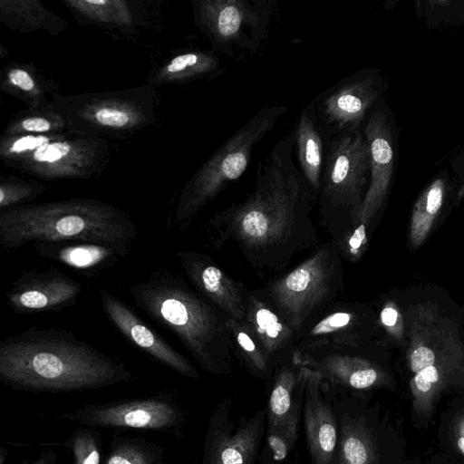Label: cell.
<instances>
[{
  "instance_id": "1",
  "label": "cell",
  "mask_w": 464,
  "mask_h": 464,
  "mask_svg": "<svg viewBox=\"0 0 464 464\" xmlns=\"http://www.w3.org/2000/svg\"><path fill=\"white\" fill-rule=\"evenodd\" d=\"M293 130L259 162L245 198L215 214L208 228L213 244L235 245L259 274H283L299 253L314 246L318 196L294 160Z\"/></svg>"
},
{
  "instance_id": "2",
  "label": "cell",
  "mask_w": 464,
  "mask_h": 464,
  "mask_svg": "<svg viewBox=\"0 0 464 464\" xmlns=\"http://www.w3.org/2000/svg\"><path fill=\"white\" fill-rule=\"evenodd\" d=\"M133 379L122 362L65 329L31 328L0 342V380L13 389L72 392Z\"/></svg>"
},
{
  "instance_id": "3",
  "label": "cell",
  "mask_w": 464,
  "mask_h": 464,
  "mask_svg": "<svg viewBox=\"0 0 464 464\" xmlns=\"http://www.w3.org/2000/svg\"><path fill=\"white\" fill-rule=\"evenodd\" d=\"M135 304L172 332L202 369L231 372L234 353L228 316L169 271H156L128 286Z\"/></svg>"
},
{
  "instance_id": "4",
  "label": "cell",
  "mask_w": 464,
  "mask_h": 464,
  "mask_svg": "<svg viewBox=\"0 0 464 464\" xmlns=\"http://www.w3.org/2000/svg\"><path fill=\"white\" fill-rule=\"evenodd\" d=\"M136 237V226L126 213L96 201L21 206L0 215V245L5 251L30 243L85 241L114 247L126 256Z\"/></svg>"
},
{
  "instance_id": "5",
  "label": "cell",
  "mask_w": 464,
  "mask_h": 464,
  "mask_svg": "<svg viewBox=\"0 0 464 464\" xmlns=\"http://www.w3.org/2000/svg\"><path fill=\"white\" fill-rule=\"evenodd\" d=\"M369 174L370 151L363 131L333 136L317 199L319 221L333 245L356 228Z\"/></svg>"
},
{
  "instance_id": "6",
  "label": "cell",
  "mask_w": 464,
  "mask_h": 464,
  "mask_svg": "<svg viewBox=\"0 0 464 464\" xmlns=\"http://www.w3.org/2000/svg\"><path fill=\"white\" fill-rule=\"evenodd\" d=\"M343 288L342 257L329 242L255 291L297 333L313 314L336 301Z\"/></svg>"
},
{
  "instance_id": "7",
  "label": "cell",
  "mask_w": 464,
  "mask_h": 464,
  "mask_svg": "<svg viewBox=\"0 0 464 464\" xmlns=\"http://www.w3.org/2000/svg\"><path fill=\"white\" fill-rule=\"evenodd\" d=\"M288 109L281 104L263 106L218 148L181 196L174 218L178 232L187 230L198 210L245 172L255 146L272 130Z\"/></svg>"
},
{
  "instance_id": "8",
  "label": "cell",
  "mask_w": 464,
  "mask_h": 464,
  "mask_svg": "<svg viewBox=\"0 0 464 464\" xmlns=\"http://www.w3.org/2000/svg\"><path fill=\"white\" fill-rule=\"evenodd\" d=\"M198 21L213 47L225 56L246 61L267 40L275 14L274 0L200 2Z\"/></svg>"
},
{
  "instance_id": "9",
  "label": "cell",
  "mask_w": 464,
  "mask_h": 464,
  "mask_svg": "<svg viewBox=\"0 0 464 464\" xmlns=\"http://www.w3.org/2000/svg\"><path fill=\"white\" fill-rule=\"evenodd\" d=\"M57 418L90 428L164 432L177 431L183 423L181 409L169 394L86 404Z\"/></svg>"
},
{
  "instance_id": "10",
  "label": "cell",
  "mask_w": 464,
  "mask_h": 464,
  "mask_svg": "<svg viewBox=\"0 0 464 464\" xmlns=\"http://www.w3.org/2000/svg\"><path fill=\"white\" fill-rule=\"evenodd\" d=\"M374 341L362 343L324 344L295 351L294 360L318 372L325 384L351 390H367L387 382L389 376L375 354Z\"/></svg>"
},
{
  "instance_id": "11",
  "label": "cell",
  "mask_w": 464,
  "mask_h": 464,
  "mask_svg": "<svg viewBox=\"0 0 464 464\" xmlns=\"http://www.w3.org/2000/svg\"><path fill=\"white\" fill-rule=\"evenodd\" d=\"M383 87L378 71L362 68L341 79L310 104L332 137L353 133L361 130Z\"/></svg>"
},
{
  "instance_id": "12",
  "label": "cell",
  "mask_w": 464,
  "mask_h": 464,
  "mask_svg": "<svg viewBox=\"0 0 464 464\" xmlns=\"http://www.w3.org/2000/svg\"><path fill=\"white\" fill-rule=\"evenodd\" d=\"M379 330L374 310L358 302L334 301L313 314L297 332L295 351L324 344L374 341Z\"/></svg>"
},
{
  "instance_id": "13",
  "label": "cell",
  "mask_w": 464,
  "mask_h": 464,
  "mask_svg": "<svg viewBox=\"0 0 464 464\" xmlns=\"http://www.w3.org/2000/svg\"><path fill=\"white\" fill-rule=\"evenodd\" d=\"M231 403L222 400L213 412L206 434L201 464H254L264 433V411L249 418H230Z\"/></svg>"
},
{
  "instance_id": "14",
  "label": "cell",
  "mask_w": 464,
  "mask_h": 464,
  "mask_svg": "<svg viewBox=\"0 0 464 464\" xmlns=\"http://www.w3.org/2000/svg\"><path fill=\"white\" fill-rule=\"evenodd\" d=\"M82 285L56 268L22 273L5 292L7 305L14 313L34 314L60 312L74 306Z\"/></svg>"
},
{
  "instance_id": "15",
  "label": "cell",
  "mask_w": 464,
  "mask_h": 464,
  "mask_svg": "<svg viewBox=\"0 0 464 464\" xmlns=\"http://www.w3.org/2000/svg\"><path fill=\"white\" fill-rule=\"evenodd\" d=\"M362 131L369 145L370 180L356 228L361 227L369 234L392 184L395 153L390 120L382 108L371 111Z\"/></svg>"
},
{
  "instance_id": "16",
  "label": "cell",
  "mask_w": 464,
  "mask_h": 464,
  "mask_svg": "<svg viewBox=\"0 0 464 464\" xmlns=\"http://www.w3.org/2000/svg\"><path fill=\"white\" fill-rule=\"evenodd\" d=\"M102 308L116 330L141 352L174 372L193 379L199 373L191 362L111 293H100Z\"/></svg>"
},
{
  "instance_id": "17",
  "label": "cell",
  "mask_w": 464,
  "mask_h": 464,
  "mask_svg": "<svg viewBox=\"0 0 464 464\" xmlns=\"http://www.w3.org/2000/svg\"><path fill=\"white\" fill-rule=\"evenodd\" d=\"M176 257L193 289L227 316L243 320L248 289L233 279L208 255L179 250Z\"/></svg>"
},
{
  "instance_id": "18",
  "label": "cell",
  "mask_w": 464,
  "mask_h": 464,
  "mask_svg": "<svg viewBox=\"0 0 464 464\" xmlns=\"http://www.w3.org/2000/svg\"><path fill=\"white\" fill-rule=\"evenodd\" d=\"M300 382V370L293 355L276 366L268 401V440L284 456L296 438L297 405L295 393Z\"/></svg>"
},
{
  "instance_id": "19",
  "label": "cell",
  "mask_w": 464,
  "mask_h": 464,
  "mask_svg": "<svg viewBox=\"0 0 464 464\" xmlns=\"http://www.w3.org/2000/svg\"><path fill=\"white\" fill-rule=\"evenodd\" d=\"M296 363L304 387V427L313 461L314 464H333L337 431L333 412L320 394L323 378L314 369Z\"/></svg>"
},
{
  "instance_id": "20",
  "label": "cell",
  "mask_w": 464,
  "mask_h": 464,
  "mask_svg": "<svg viewBox=\"0 0 464 464\" xmlns=\"http://www.w3.org/2000/svg\"><path fill=\"white\" fill-rule=\"evenodd\" d=\"M243 321L262 344L273 366L293 355L297 333L255 289H248Z\"/></svg>"
},
{
  "instance_id": "21",
  "label": "cell",
  "mask_w": 464,
  "mask_h": 464,
  "mask_svg": "<svg viewBox=\"0 0 464 464\" xmlns=\"http://www.w3.org/2000/svg\"><path fill=\"white\" fill-rule=\"evenodd\" d=\"M293 132L298 168L318 196L332 136L310 103L302 107Z\"/></svg>"
},
{
  "instance_id": "22",
  "label": "cell",
  "mask_w": 464,
  "mask_h": 464,
  "mask_svg": "<svg viewBox=\"0 0 464 464\" xmlns=\"http://www.w3.org/2000/svg\"><path fill=\"white\" fill-rule=\"evenodd\" d=\"M33 248L43 258L56 261L85 276H94L114 266L125 257L114 247L85 241L37 243Z\"/></svg>"
},
{
  "instance_id": "23",
  "label": "cell",
  "mask_w": 464,
  "mask_h": 464,
  "mask_svg": "<svg viewBox=\"0 0 464 464\" xmlns=\"http://www.w3.org/2000/svg\"><path fill=\"white\" fill-rule=\"evenodd\" d=\"M447 193L442 178L432 180L417 198L410 222L409 238L412 248L419 247L428 237L440 215Z\"/></svg>"
},
{
  "instance_id": "24",
  "label": "cell",
  "mask_w": 464,
  "mask_h": 464,
  "mask_svg": "<svg viewBox=\"0 0 464 464\" xmlns=\"http://www.w3.org/2000/svg\"><path fill=\"white\" fill-rule=\"evenodd\" d=\"M234 353L249 371L259 378H267L273 367L265 349L243 320L228 318Z\"/></svg>"
},
{
  "instance_id": "25",
  "label": "cell",
  "mask_w": 464,
  "mask_h": 464,
  "mask_svg": "<svg viewBox=\"0 0 464 464\" xmlns=\"http://www.w3.org/2000/svg\"><path fill=\"white\" fill-rule=\"evenodd\" d=\"M163 449L141 438L115 437L103 464H162Z\"/></svg>"
},
{
  "instance_id": "26",
  "label": "cell",
  "mask_w": 464,
  "mask_h": 464,
  "mask_svg": "<svg viewBox=\"0 0 464 464\" xmlns=\"http://www.w3.org/2000/svg\"><path fill=\"white\" fill-rule=\"evenodd\" d=\"M338 464H378L372 440L367 430L357 422L343 425Z\"/></svg>"
},
{
  "instance_id": "27",
  "label": "cell",
  "mask_w": 464,
  "mask_h": 464,
  "mask_svg": "<svg viewBox=\"0 0 464 464\" xmlns=\"http://www.w3.org/2000/svg\"><path fill=\"white\" fill-rule=\"evenodd\" d=\"M71 149L66 141L52 140L44 135H26L16 139L9 150L15 154L31 152L36 162L52 164L65 158Z\"/></svg>"
},
{
  "instance_id": "28",
  "label": "cell",
  "mask_w": 464,
  "mask_h": 464,
  "mask_svg": "<svg viewBox=\"0 0 464 464\" xmlns=\"http://www.w3.org/2000/svg\"><path fill=\"white\" fill-rule=\"evenodd\" d=\"M64 445L72 453L73 464H102V442L93 428L82 425Z\"/></svg>"
},
{
  "instance_id": "29",
  "label": "cell",
  "mask_w": 464,
  "mask_h": 464,
  "mask_svg": "<svg viewBox=\"0 0 464 464\" xmlns=\"http://www.w3.org/2000/svg\"><path fill=\"white\" fill-rule=\"evenodd\" d=\"M379 328H382L386 334L402 343L406 335L404 317L392 300L386 299L382 302L379 314L377 315Z\"/></svg>"
},
{
  "instance_id": "30",
  "label": "cell",
  "mask_w": 464,
  "mask_h": 464,
  "mask_svg": "<svg viewBox=\"0 0 464 464\" xmlns=\"http://www.w3.org/2000/svg\"><path fill=\"white\" fill-rule=\"evenodd\" d=\"M95 118L100 123L111 127H122L130 121L125 111L113 108L100 109L96 111Z\"/></svg>"
},
{
  "instance_id": "31",
  "label": "cell",
  "mask_w": 464,
  "mask_h": 464,
  "mask_svg": "<svg viewBox=\"0 0 464 464\" xmlns=\"http://www.w3.org/2000/svg\"><path fill=\"white\" fill-rule=\"evenodd\" d=\"M10 82L20 89L29 92L34 88V82L28 72L21 69H13L8 74Z\"/></svg>"
},
{
  "instance_id": "32",
  "label": "cell",
  "mask_w": 464,
  "mask_h": 464,
  "mask_svg": "<svg viewBox=\"0 0 464 464\" xmlns=\"http://www.w3.org/2000/svg\"><path fill=\"white\" fill-rule=\"evenodd\" d=\"M21 125L24 130L31 132H45L51 129L50 121L42 117L27 118Z\"/></svg>"
},
{
  "instance_id": "33",
  "label": "cell",
  "mask_w": 464,
  "mask_h": 464,
  "mask_svg": "<svg viewBox=\"0 0 464 464\" xmlns=\"http://www.w3.org/2000/svg\"><path fill=\"white\" fill-rule=\"evenodd\" d=\"M454 437L458 450L464 456V413L455 422Z\"/></svg>"
},
{
  "instance_id": "34",
  "label": "cell",
  "mask_w": 464,
  "mask_h": 464,
  "mask_svg": "<svg viewBox=\"0 0 464 464\" xmlns=\"http://www.w3.org/2000/svg\"><path fill=\"white\" fill-rule=\"evenodd\" d=\"M58 455L56 451L49 450L44 451L36 459L33 461H27L24 464H56Z\"/></svg>"
},
{
  "instance_id": "35",
  "label": "cell",
  "mask_w": 464,
  "mask_h": 464,
  "mask_svg": "<svg viewBox=\"0 0 464 464\" xmlns=\"http://www.w3.org/2000/svg\"><path fill=\"white\" fill-rule=\"evenodd\" d=\"M7 457V450L4 448H1V450H0V464H5V458Z\"/></svg>"
},
{
  "instance_id": "36",
  "label": "cell",
  "mask_w": 464,
  "mask_h": 464,
  "mask_svg": "<svg viewBox=\"0 0 464 464\" xmlns=\"http://www.w3.org/2000/svg\"><path fill=\"white\" fill-rule=\"evenodd\" d=\"M85 3L91 4V5H102L107 4L108 2L104 1V0H92V1L88 0V1H85Z\"/></svg>"
},
{
  "instance_id": "37",
  "label": "cell",
  "mask_w": 464,
  "mask_h": 464,
  "mask_svg": "<svg viewBox=\"0 0 464 464\" xmlns=\"http://www.w3.org/2000/svg\"><path fill=\"white\" fill-rule=\"evenodd\" d=\"M459 195L460 197L464 196V185H463V187L461 188V189L459 190Z\"/></svg>"
}]
</instances>
